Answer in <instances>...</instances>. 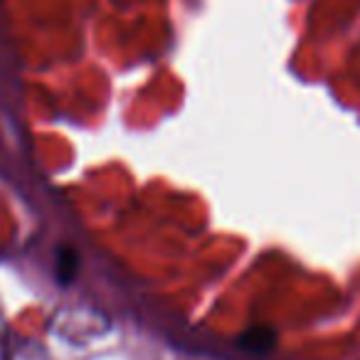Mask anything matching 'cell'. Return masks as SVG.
<instances>
[{"mask_svg": "<svg viewBox=\"0 0 360 360\" xmlns=\"http://www.w3.org/2000/svg\"><path fill=\"white\" fill-rule=\"evenodd\" d=\"M237 343L247 350V353H269L276 345V330L271 326H252V328L242 330Z\"/></svg>", "mask_w": 360, "mask_h": 360, "instance_id": "cell-1", "label": "cell"}, {"mask_svg": "<svg viewBox=\"0 0 360 360\" xmlns=\"http://www.w3.org/2000/svg\"><path fill=\"white\" fill-rule=\"evenodd\" d=\"M77 269H79V257H77L75 247L62 245L57 250V281L60 284H70L75 279Z\"/></svg>", "mask_w": 360, "mask_h": 360, "instance_id": "cell-2", "label": "cell"}]
</instances>
